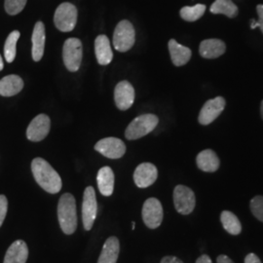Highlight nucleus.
I'll use <instances>...</instances> for the list:
<instances>
[{
  "label": "nucleus",
  "instance_id": "nucleus-27",
  "mask_svg": "<svg viewBox=\"0 0 263 263\" xmlns=\"http://www.w3.org/2000/svg\"><path fill=\"white\" fill-rule=\"evenodd\" d=\"M206 11L204 4H197L195 6H185L180 10V17L186 22H195L200 19Z\"/></svg>",
  "mask_w": 263,
  "mask_h": 263
},
{
  "label": "nucleus",
  "instance_id": "nucleus-12",
  "mask_svg": "<svg viewBox=\"0 0 263 263\" xmlns=\"http://www.w3.org/2000/svg\"><path fill=\"white\" fill-rule=\"evenodd\" d=\"M51 121L46 114H39L28 125L27 137L31 141L44 140L50 132Z\"/></svg>",
  "mask_w": 263,
  "mask_h": 263
},
{
  "label": "nucleus",
  "instance_id": "nucleus-5",
  "mask_svg": "<svg viewBox=\"0 0 263 263\" xmlns=\"http://www.w3.org/2000/svg\"><path fill=\"white\" fill-rule=\"evenodd\" d=\"M82 43L78 38L66 39L63 48V59L66 68L69 71L76 72L82 62Z\"/></svg>",
  "mask_w": 263,
  "mask_h": 263
},
{
  "label": "nucleus",
  "instance_id": "nucleus-10",
  "mask_svg": "<svg viewBox=\"0 0 263 263\" xmlns=\"http://www.w3.org/2000/svg\"><path fill=\"white\" fill-rule=\"evenodd\" d=\"M226 100L222 97H216L215 99L209 100L203 105L199 113L198 121L201 125L207 126L214 122L226 108Z\"/></svg>",
  "mask_w": 263,
  "mask_h": 263
},
{
  "label": "nucleus",
  "instance_id": "nucleus-28",
  "mask_svg": "<svg viewBox=\"0 0 263 263\" xmlns=\"http://www.w3.org/2000/svg\"><path fill=\"white\" fill-rule=\"evenodd\" d=\"M28 0H5V10L9 15H17L21 13Z\"/></svg>",
  "mask_w": 263,
  "mask_h": 263
},
{
  "label": "nucleus",
  "instance_id": "nucleus-31",
  "mask_svg": "<svg viewBox=\"0 0 263 263\" xmlns=\"http://www.w3.org/2000/svg\"><path fill=\"white\" fill-rule=\"evenodd\" d=\"M8 209V201L7 198L4 195H0V227L3 224L5 216L7 214Z\"/></svg>",
  "mask_w": 263,
  "mask_h": 263
},
{
  "label": "nucleus",
  "instance_id": "nucleus-6",
  "mask_svg": "<svg viewBox=\"0 0 263 263\" xmlns=\"http://www.w3.org/2000/svg\"><path fill=\"white\" fill-rule=\"evenodd\" d=\"M77 15V9L73 4L69 2L62 3L57 8L54 16L56 28L63 32L71 31L76 28Z\"/></svg>",
  "mask_w": 263,
  "mask_h": 263
},
{
  "label": "nucleus",
  "instance_id": "nucleus-26",
  "mask_svg": "<svg viewBox=\"0 0 263 263\" xmlns=\"http://www.w3.org/2000/svg\"><path fill=\"white\" fill-rule=\"evenodd\" d=\"M21 33L18 30H14L10 33L6 39L5 45H4V57L7 61V63H12L17 53V42L19 40Z\"/></svg>",
  "mask_w": 263,
  "mask_h": 263
},
{
  "label": "nucleus",
  "instance_id": "nucleus-24",
  "mask_svg": "<svg viewBox=\"0 0 263 263\" xmlns=\"http://www.w3.org/2000/svg\"><path fill=\"white\" fill-rule=\"evenodd\" d=\"M211 12L213 14H222L228 18H235L239 13L238 7L232 2V0H216L212 6Z\"/></svg>",
  "mask_w": 263,
  "mask_h": 263
},
{
  "label": "nucleus",
  "instance_id": "nucleus-11",
  "mask_svg": "<svg viewBox=\"0 0 263 263\" xmlns=\"http://www.w3.org/2000/svg\"><path fill=\"white\" fill-rule=\"evenodd\" d=\"M95 149L110 159H119L126 152V145L117 138H105L98 141Z\"/></svg>",
  "mask_w": 263,
  "mask_h": 263
},
{
  "label": "nucleus",
  "instance_id": "nucleus-34",
  "mask_svg": "<svg viewBox=\"0 0 263 263\" xmlns=\"http://www.w3.org/2000/svg\"><path fill=\"white\" fill-rule=\"evenodd\" d=\"M196 263H213V261H212V259L210 258L209 255L203 254V255H201L198 258L197 260H196Z\"/></svg>",
  "mask_w": 263,
  "mask_h": 263
},
{
  "label": "nucleus",
  "instance_id": "nucleus-17",
  "mask_svg": "<svg viewBox=\"0 0 263 263\" xmlns=\"http://www.w3.org/2000/svg\"><path fill=\"white\" fill-rule=\"evenodd\" d=\"M32 59L34 62H39L43 54L45 47V26L42 22H37L32 32Z\"/></svg>",
  "mask_w": 263,
  "mask_h": 263
},
{
  "label": "nucleus",
  "instance_id": "nucleus-22",
  "mask_svg": "<svg viewBox=\"0 0 263 263\" xmlns=\"http://www.w3.org/2000/svg\"><path fill=\"white\" fill-rule=\"evenodd\" d=\"M120 252L119 240L116 237H109L104 245L98 263H116Z\"/></svg>",
  "mask_w": 263,
  "mask_h": 263
},
{
  "label": "nucleus",
  "instance_id": "nucleus-3",
  "mask_svg": "<svg viewBox=\"0 0 263 263\" xmlns=\"http://www.w3.org/2000/svg\"><path fill=\"white\" fill-rule=\"evenodd\" d=\"M159 123V119L154 114H142L135 118L125 132V137L133 141L138 140L153 131Z\"/></svg>",
  "mask_w": 263,
  "mask_h": 263
},
{
  "label": "nucleus",
  "instance_id": "nucleus-2",
  "mask_svg": "<svg viewBox=\"0 0 263 263\" xmlns=\"http://www.w3.org/2000/svg\"><path fill=\"white\" fill-rule=\"evenodd\" d=\"M58 219L63 232L71 235L77 228L76 199L70 193H65L58 204Z\"/></svg>",
  "mask_w": 263,
  "mask_h": 263
},
{
  "label": "nucleus",
  "instance_id": "nucleus-35",
  "mask_svg": "<svg viewBox=\"0 0 263 263\" xmlns=\"http://www.w3.org/2000/svg\"><path fill=\"white\" fill-rule=\"evenodd\" d=\"M217 263H234L227 255L221 254L217 257Z\"/></svg>",
  "mask_w": 263,
  "mask_h": 263
},
{
  "label": "nucleus",
  "instance_id": "nucleus-18",
  "mask_svg": "<svg viewBox=\"0 0 263 263\" xmlns=\"http://www.w3.org/2000/svg\"><path fill=\"white\" fill-rule=\"evenodd\" d=\"M28 257V245L23 240H17L7 250L4 263H26Z\"/></svg>",
  "mask_w": 263,
  "mask_h": 263
},
{
  "label": "nucleus",
  "instance_id": "nucleus-16",
  "mask_svg": "<svg viewBox=\"0 0 263 263\" xmlns=\"http://www.w3.org/2000/svg\"><path fill=\"white\" fill-rule=\"evenodd\" d=\"M95 53L97 61L101 66H107L113 59L112 50L109 39L105 35H99L95 40Z\"/></svg>",
  "mask_w": 263,
  "mask_h": 263
},
{
  "label": "nucleus",
  "instance_id": "nucleus-8",
  "mask_svg": "<svg viewBox=\"0 0 263 263\" xmlns=\"http://www.w3.org/2000/svg\"><path fill=\"white\" fill-rule=\"evenodd\" d=\"M142 220L151 229L159 227L163 221V208L159 200L156 198L147 199L142 207Z\"/></svg>",
  "mask_w": 263,
  "mask_h": 263
},
{
  "label": "nucleus",
  "instance_id": "nucleus-33",
  "mask_svg": "<svg viewBox=\"0 0 263 263\" xmlns=\"http://www.w3.org/2000/svg\"><path fill=\"white\" fill-rule=\"evenodd\" d=\"M161 263H183L179 258L176 256H172V255H167L165 257L162 258Z\"/></svg>",
  "mask_w": 263,
  "mask_h": 263
},
{
  "label": "nucleus",
  "instance_id": "nucleus-37",
  "mask_svg": "<svg viewBox=\"0 0 263 263\" xmlns=\"http://www.w3.org/2000/svg\"><path fill=\"white\" fill-rule=\"evenodd\" d=\"M260 113H261V117L263 119V101L261 102V105H260Z\"/></svg>",
  "mask_w": 263,
  "mask_h": 263
},
{
  "label": "nucleus",
  "instance_id": "nucleus-7",
  "mask_svg": "<svg viewBox=\"0 0 263 263\" xmlns=\"http://www.w3.org/2000/svg\"><path fill=\"white\" fill-rule=\"evenodd\" d=\"M174 204L180 215L187 216L191 214L196 205L194 192L185 185H178L174 190Z\"/></svg>",
  "mask_w": 263,
  "mask_h": 263
},
{
  "label": "nucleus",
  "instance_id": "nucleus-30",
  "mask_svg": "<svg viewBox=\"0 0 263 263\" xmlns=\"http://www.w3.org/2000/svg\"><path fill=\"white\" fill-rule=\"evenodd\" d=\"M256 10H257V15H258V21L256 22L255 20H252L251 28L254 29V28H259L263 33V4L257 5Z\"/></svg>",
  "mask_w": 263,
  "mask_h": 263
},
{
  "label": "nucleus",
  "instance_id": "nucleus-32",
  "mask_svg": "<svg viewBox=\"0 0 263 263\" xmlns=\"http://www.w3.org/2000/svg\"><path fill=\"white\" fill-rule=\"evenodd\" d=\"M245 263H261V261L256 254H249L245 258Z\"/></svg>",
  "mask_w": 263,
  "mask_h": 263
},
{
  "label": "nucleus",
  "instance_id": "nucleus-38",
  "mask_svg": "<svg viewBox=\"0 0 263 263\" xmlns=\"http://www.w3.org/2000/svg\"><path fill=\"white\" fill-rule=\"evenodd\" d=\"M135 228H136V222H135V221H133V222H132V229H133V230H135Z\"/></svg>",
  "mask_w": 263,
  "mask_h": 263
},
{
  "label": "nucleus",
  "instance_id": "nucleus-21",
  "mask_svg": "<svg viewBox=\"0 0 263 263\" xmlns=\"http://www.w3.org/2000/svg\"><path fill=\"white\" fill-rule=\"evenodd\" d=\"M24 88V81L18 76L11 74L0 80V95L3 97H12L19 94Z\"/></svg>",
  "mask_w": 263,
  "mask_h": 263
},
{
  "label": "nucleus",
  "instance_id": "nucleus-23",
  "mask_svg": "<svg viewBox=\"0 0 263 263\" xmlns=\"http://www.w3.org/2000/svg\"><path fill=\"white\" fill-rule=\"evenodd\" d=\"M98 186L104 196H110L114 190V174L111 168L103 167L97 176Z\"/></svg>",
  "mask_w": 263,
  "mask_h": 263
},
{
  "label": "nucleus",
  "instance_id": "nucleus-29",
  "mask_svg": "<svg viewBox=\"0 0 263 263\" xmlns=\"http://www.w3.org/2000/svg\"><path fill=\"white\" fill-rule=\"evenodd\" d=\"M251 211L258 220L263 222V196H255L252 199L251 204Z\"/></svg>",
  "mask_w": 263,
  "mask_h": 263
},
{
  "label": "nucleus",
  "instance_id": "nucleus-36",
  "mask_svg": "<svg viewBox=\"0 0 263 263\" xmlns=\"http://www.w3.org/2000/svg\"><path fill=\"white\" fill-rule=\"evenodd\" d=\"M3 67H4V65H3V60H2V57L0 55V71L3 69Z\"/></svg>",
  "mask_w": 263,
  "mask_h": 263
},
{
  "label": "nucleus",
  "instance_id": "nucleus-19",
  "mask_svg": "<svg viewBox=\"0 0 263 263\" xmlns=\"http://www.w3.org/2000/svg\"><path fill=\"white\" fill-rule=\"evenodd\" d=\"M170 55L173 64L176 66H181L186 65L191 59L192 52L188 47L182 46L178 43L175 39H171L169 41Z\"/></svg>",
  "mask_w": 263,
  "mask_h": 263
},
{
  "label": "nucleus",
  "instance_id": "nucleus-14",
  "mask_svg": "<svg viewBox=\"0 0 263 263\" xmlns=\"http://www.w3.org/2000/svg\"><path fill=\"white\" fill-rule=\"evenodd\" d=\"M114 100L120 110H127L135 102V90L128 81H121L115 87Z\"/></svg>",
  "mask_w": 263,
  "mask_h": 263
},
{
  "label": "nucleus",
  "instance_id": "nucleus-9",
  "mask_svg": "<svg viewBox=\"0 0 263 263\" xmlns=\"http://www.w3.org/2000/svg\"><path fill=\"white\" fill-rule=\"evenodd\" d=\"M98 212V203L96 198V192L92 186L85 189L82 204V220L85 230L89 231L92 229Z\"/></svg>",
  "mask_w": 263,
  "mask_h": 263
},
{
  "label": "nucleus",
  "instance_id": "nucleus-13",
  "mask_svg": "<svg viewBox=\"0 0 263 263\" xmlns=\"http://www.w3.org/2000/svg\"><path fill=\"white\" fill-rule=\"evenodd\" d=\"M158 177L157 168L151 163H142L134 173V180L138 187L146 188L152 185Z\"/></svg>",
  "mask_w": 263,
  "mask_h": 263
},
{
  "label": "nucleus",
  "instance_id": "nucleus-20",
  "mask_svg": "<svg viewBox=\"0 0 263 263\" xmlns=\"http://www.w3.org/2000/svg\"><path fill=\"white\" fill-rule=\"evenodd\" d=\"M196 163L199 169L207 173H215L220 165L219 158L216 152L212 149L201 151L197 155Z\"/></svg>",
  "mask_w": 263,
  "mask_h": 263
},
{
  "label": "nucleus",
  "instance_id": "nucleus-1",
  "mask_svg": "<svg viewBox=\"0 0 263 263\" xmlns=\"http://www.w3.org/2000/svg\"><path fill=\"white\" fill-rule=\"evenodd\" d=\"M33 177L40 187L48 193L56 194L62 189V179L54 168L42 158H35L31 162Z\"/></svg>",
  "mask_w": 263,
  "mask_h": 263
},
{
  "label": "nucleus",
  "instance_id": "nucleus-4",
  "mask_svg": "<svg viewBox=\"0 0 263 263\" xmlns=\"http://www.w3.org/2000/svg\"><path fill=\"white\" fill-rule=\"evenodd\" d=\"M136 41L134 26L127 20L121 21L115 28L113 34V46L119 52H127Z\"/></svg>",
  "mask_w": 263,
  "mask_h": 263
},
{
  "label": "nucleus",
  "instance_id": "nucleus-15",
  "mask_svg": "<svg viewBox=\"0 0 263 263\" xmlns=\"http://www.w3.org/2000/svg\"><path fill=\"white\" fill-rule=\"evenodd\" d=\"M226 51V43L220 39H206L199 47L200 55L205 59H216L222 56Z\"/></svg>",
  "mask_w": 263,
  "mask_h": 263
},
{
  "label": "nucleus",
  "instance_id": "nucleus-25",
  "mask_svg": "<svg viewBox=\"0 0 263 263\" xmlns=\"http://www.w3.org/2000/svg\"><path fill=\"white\" fill-rule=\"evenodd\" d=\"M220 221L223 228L231 235H239L242 231V226L238 217L229 211H223L220 215Z\"/></svg>",
  "mask_w": 263,
  "mask_h": 263
}]
</instances>
